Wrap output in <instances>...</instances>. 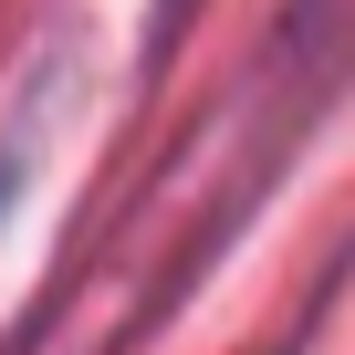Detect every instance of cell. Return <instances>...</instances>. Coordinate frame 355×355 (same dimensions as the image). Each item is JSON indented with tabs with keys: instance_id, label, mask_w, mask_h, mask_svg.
Wrapping results in <instances>:
<instances>
[]
</instances>
